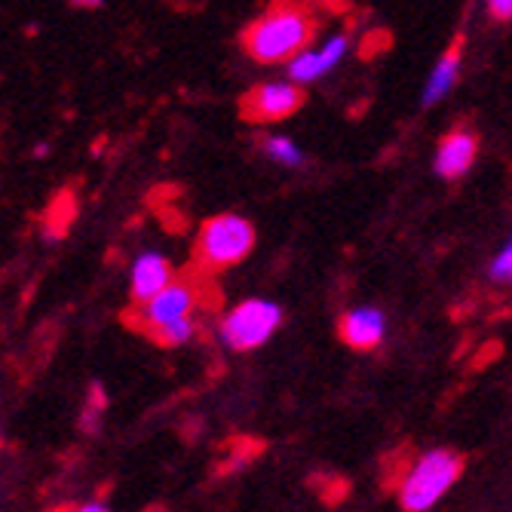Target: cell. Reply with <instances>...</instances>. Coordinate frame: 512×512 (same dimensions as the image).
<instances>
[{"label":"cell","mask_w":512,"mask_h":512,"mask_svg":"<svg viewBox=\"0 0 512 512\" xmlns=\"http://www.w3.org/2000/svg\"><path fill=\"white\" fill-rule=\"evenodd\" d=\"M313 31L316 22L301 4H295V0H276L264 16H258L243 31V46L255 62L279 65L304 53L313 40Z\"/></svg>","instance_id":"cell-1"},{"label":"cell","mask_w":512,"mask_h":512,"mask_svg":"<svg viewBox=\"0 0 512 512\" xmlns=\"http://www.w3.org/2000/svg\"><path fill=\"white\" fill-rule=\"evenodd\" d=\"M463 473V457L451 448H433L417 457L399 482V503L405 512L433 509Z\"/></svg>","instance_id":"cell-2"},{"label":"cell","mask_w":512,"mask_h":512,"mask_svg":"<svg viewBox=\"0 0 512 512\" xmlns=\"http://www.w3.org/2000/svg\"><path fill=\"white\" fill-rule=\"evenodd\" d=\"M255 249V227L249 218L224 212L209 218L197 237V261L209 270L234 267Z\"/></svg>","instance_id":"cell-3"},{"label":"cell","mask_w":512,"mask_h":512,"mask_svg":"<svg viewBox=\"0 0 512 512\" xmlns=\"http://www.w3.org/2000/svg\"><path fill=\"white\" fill-rule=\"evenodd\" d=\"M283 325V307L267 298H246L221 319V341L230 350H258L264 347Z\"/></svg>","instance_id":"cell-4"},{"label":"cell","mask_w":512,"mask_h":512,"mask_svg":"<svg viewBox=\"0 0 512 512\" xmlns=\"http://www.w3.org/2000/svg\"><path fill=\"white\" fill-rule=\"evenodd\" d=\"M304 89L295 80H270L255 86L249 96L243 99L240 111L252 123H273V120H286L301 111L304 105Z\"/></svg>","instance_id":"cell-5"},{"label":"cell","mask_w":512,"mask_h":512,"mask_svg":"<svg viewBox=\"0 0 512 512\" xmlns=\"http://www.w3.org/2000/svg\"><path fill=\"white\" fill-rule=\"evenodd\" d=\"M194 307H197L194 286L175 279L172 286H166L160 295H154L148 304H142V322H145V329L157 338L160 332L172 329V325L194 319Z\"/></svg>","instance_id":"cell-6"},{"label":"cell","mask_w":512,"mask_h":512,"mask_svg":"<svg viewBox=\"0 0 512 512\" xmlns=\"http://www.w3.org/2000/svg\"><path fill=\"white\" fill-rule=\"evenodd\" d=\"M476 157H479V138H476V132H470V129H454V132L442 135V142L436 148L433 166H436V175L439 178L457 181V178H463V175L473 169Z\"/></svg>","instance_id":"cell-7"},{"label":"cell","mask_w":512,"mask_h":512,"mask_svg":"<svg viewBox=\"0 0 512 512\" xmlns=\"http://www.w3.org/2000/svg\"><path fill=\"white\" fill-rule=\"evenodd\" d=\"M338 335L350 350H375L387 335V316L378 307H353L341 316Z\"/></svg>","instance_id":"cell-8"},{"label":"cell","mask_w":512,"mask_h":512,"mask_svg":"<svg viewBox=\"0 0 512 512\" xmlns=\"http://www.w3.org/2000/svg\"><path fill=\"white\" fill-rule=\"evenodd\" d=\"M347 50H350V37L347 34H335V37L325 40L319 50L298 53L289 62V80H295V83H313V80L325 77V74H329L344 59Z\"/></svg>","instance_id":"cell-9"},{"label":"cell","mask_w":512,"mask_h":512,"mask_svg":"<svg viewBox=\"0 0 512 512\" xmlns=\"http://www.w3.org/2000/svg\"><path fill=\"white\" fill-rule=\"evenodd\" d=\"M172 264L166 255L160 252H142L132 261V276H129V286H132V298L138 304H148L154 295H160L166 286H172Z\"/></svg>","instance_id":"cell-10"},{"label":"cell","mask_w":512,"mask_h":512,"mask_svg":"<svg viewBox=\"0 0 512 512\" xmlns=\"http://www.w3.org/2000/svg\"><path fill=\"white\" fill-rule=\"evenodd\" d=\"M460 62H463V37H454L451 46L445 50V56L436 62V68H433L427 86H424V105H427V108L436 105L439 99H445L448 92L454 89L457 74H460Z\"/></svg>","instance_id":"cell-11"},{"label":"cell","mask_w":512,"mask_h":512,"mask_svg":"<svg viewBox=\"0 0 512 512\" xmlns=\"http://www.w3.org/2000/svg\"><path fill=\"white\" fill-rule=\"evenodd\" d=\"M264 154L273 163L286 166V169H301L304 166V151L292 142L289 135H270V138H264Z\"/></svg>","instance_id":"cell-12"},{"label":"cell","mask_w":512,"mask_h":512,"mask_svg":"<svg viewBox=\"0 0 512 512\" xmlns=\"http://www.w3.org/2000/svg\"><path fill=\"white\" fill-rule=\"evenodd\" d=\"M71 215H74L71 194H59V200L53 203V209L46 212V237H50V240L65 237V230L71 227Z\"/></svg>","instance_id":"cell-13"},{"label":"cell","mask_w":512,"mask_h":512,"mask_svg":"<svg viewBox=\"0 0 512 512\" xmlns=\"http://www.w3.org/2000/svg\"><path fill=\"white\" fill-rule=\"evenodd\" d=\"M488 276L494 279V283H512V237L509 243L494 255L491 267H488Z\"/></svg>","instance_id":"cell-14"},{"label":"cell","mask_w":512,"mask_h":512,"mask_svg":"<svg viewBox=\"0 0 512 512\" xmlns=\"http://www.w3.org/2000/svg\"><path fill=\"white\" fill-rule=\"evenodd\" d=\"M194 335H197V325H194V319H188V322H178V325H172V329L160 332L157 341L163 347H181V344H188Z\"/></svg>","instance_id":"cell-15"},{"label":"cell","mask_w":512,"mask_h":512,"mask_svg":"<svg viewBox=\"0 0 512 512\" xmlns=\"http://www.w3.org/2000/svg\"><path fill=\"white\" fill-rule=\"evenodd\" d=\"M102 414H105V411L86 405V408H83V421H80L83 433H99V427H102Z\"/></svg>","instance_id":"cell-16"},{"label":"cell","mask_w":512,"mask_h":512,"mask_svg":"<svg viewBox=\"0 0 512 512\" xmlns=\"http://www.w3.org/2000/svg\"><path fill=\"white\" fill-rule=\"evenodd\" d=\"M488 13L497 22H509L512 19V0H488Z\"/></svg>","instance_id":"cell-17"},{"label":"cell","mask_w":512,"mask_h":512,"mask_svg":"<svg viewBox=\"0 0 512 512\" xmlns=\"http://www.w3.org/2000/svg\"><path fill=\"white\" fill-rule=\"evenodd\" d=\"M86 405L99 408V411H105V408H108V393H105V387H102V384H92V387H89V399H86Z\"/></svg>","instance_id":"cell-18"},{"label":"cell","mask_w":512,"mask_h":512,"mask_svg":"<svg viewBox=\"0 0 512 512\" xmlns=\"http://www.w3.org/2000/svg\"><path fill=\"white\" fill-rule=\"evenodd\" d=\"M71 7H77V10H99L105 0H68Z\"/></svg>","instance_id":"cell-19"},{"label":"cell","mask_w":512,"mask_h":512,"mask_svg":"<svg viewBox=\"0 0 512 512\" xmlns=\"http://www.w3.org/2000/svg\"><path fill=\"white\" fill-rule=\"evenodd\" d=\"M71 512H111L105 503H83V506H77V509H71Z\"/></svg>","instance_id":"cell-20"}]
</instances>
